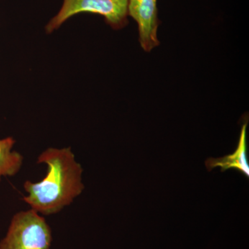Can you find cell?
<instances>
[{
  "mask_svg": "<svg viewBox=\"0 0 249 249\" xmlns=\"http://www.w3.org/2000/svg\"><path fill=\"white\" fill-rule=\"evenodd\" d=\"M37 162L47 165V175L40 182L24 183L29 196L23 199L36 212L45 215L56 213L83 191V170L70 148L47 149Z\"/></svg>",
  "mask_w": 249,
  "mask_h": 249,
  "instance_id": "6da1fadb",
  "label": "cell"
},
{
  "mask_svg": "<svg viewBox=\"0 0 249 249\" xmlns=\"http://www.w3.org/2000/svg\"><path fill=\"white\" fill-rule=\"evenodd\" d=\"M128 2L129 0H64L61 9L46 26V32L51 34L80 13L103 16L113 29L119 30L128 24Z\"/></svg>",
  "mask_w": 249,
  "mask_h": 249,
  "instance_id": "7a4b0ae2",
  "label": "cell"
},
{
  "mask_svg": "<svg viewBox=\"0 0 249 249\" xmlns=\"http://www.w3.org/2000/svg\"><path fill=\"white\" fill-rule=\"evenodd\" d=\"M52 240L45 218L32 209L14 216L0 249H49Z\"/></svg>",
  "mask_w": 249,
  "mask_h": 249,
  "instance_id": "3957f363",
  "label": "cell"
},
{
  "mask_svg": "<svg viewBox=\"0 0 249 249\" xmlns=\"http://www.w3.org/2000/svg\"><path fill=\"white\" fill-rule=\"evenodd\" d=\"M158 0H129L128 16L138 25L139 43L145 52L160 45L158 38Z\"/></svg>",
  "mask_w": 249,
  "mask_h": 249,
  "instance_id": "277c9868",
  "label": "cell"
},
{
  "mask_svg": "<svg viewBox=\"0 0 249 249\" xmlns=\"http://www.w3.org/2000/svg\"><path fill=\"white\" fill-rule=\"evenodd\" d=\"M248 121H245L241 129L238 145L233 154L220 157V158H209L206 160V166L209 171H211L216 167H221V172H224L231 168L240 170L249 178V164L247 156V128Z\"/></svg>",
  "mask_w": 249,
  "mask_h": 249,
  "instance_id": "5b68a950",
  "label": "cell"
},
{
  "mask_svg": "<svg viewBox=\"0 0 249 249\" xmlns=\"http://www.w3.org/2000/svg\"><path fill=\"white\" fill-rule=\"evenodd\" d=\"M15 140L11 137L0 139V181L2 177L14 176L22 164V156L12 151Z\"/></svg>",
  "mask_w": 249,
  "mask_h": 249,
  "instance_id": "8992f818",
  "label": "cell"
}]
</instances>
